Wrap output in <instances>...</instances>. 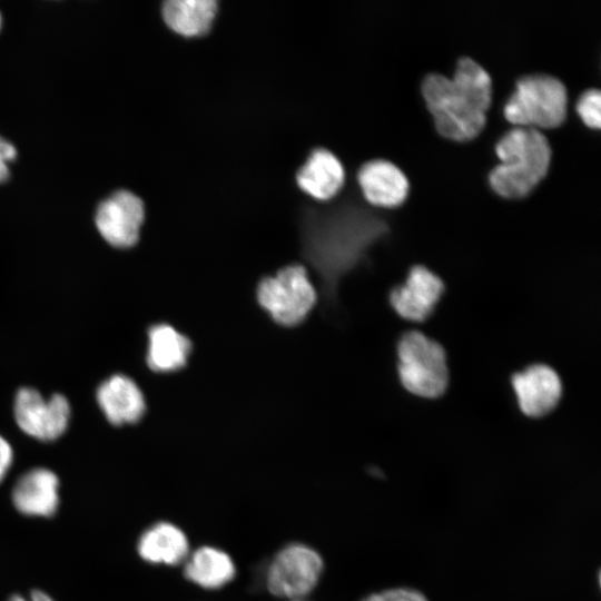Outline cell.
<instances>
[{"label": "cell", "mask_w": 601, "mask_h": 601, "mask_svg": "<svg viewBox=\"0 0 601 601\" xmlns=\"http://www.w3.org/2000/svg\"><path fill=\"white\" fill-rule=\"evenodd\" d=\"M294 601H305L304 599H300V600H294Z\"/></svg>", "instance_id": "27"}, {"label": "cell", "mask_w": 601, "mask_h": 601, "mask_svg": "<svg viewBox=\"0 0 601 601\" xmlns=\"http://www.w3.org/2000/svg\"><path fill=\"white\" fill-rule=\"evenodd\" d=\"M577 111L583 122L591 128L601 126V93L597 88L585 90L578 99Z\"/></svg>", "instance_id": "20"}, {"label": "cell", "mask_w": 601, "mask_h": 601, "mask_svg": "<svg viewBox=\"0 0 601 601\" xmlns=\"http://www.w3.org/2000/svg\"><path fill=\"white\" fill-rule=\"evenodd\" d=\"M500 162L493 167L489 181L503 197L520 198L528 195L546 175L551 161V147L540 129L514 126L495 145Z\"/></svg>", "instance_id": "3"}, {"label": "cell", "mask_w": 601, "mask_h": 601, "mask_svg": "<svg viewBox=\"0 0 601 601\" xmlns=\"http://www.w3.org/2000/svg\"><path fill=\"white\" fill-rule=\"evenodd\" d=\"M521 412L529 417H542L552 412L562 395L558 373L544 364L530 365L511 380Z\"/></svg>", "instance_id": "11"}, {"label": "cell", "mask_w": 601, "mask_h": 601, "mask_svg": "<svg viewBox=\"0 0 601 601\" xmlns=\"http://www.w3.org/2000/svg\"><path fill=\"white\" fill-rule=\"evenodd\" d=\"M361 601H431L421 590L412 587H393L373 592Z\"/></svg>", "instance_id": "21"}, {"label": "cell", "mask_w": 601, "mask_h": 601, "mask_svg": "<svg viewBox=\"0 0 601 601\" xmlns=\"http://www.w3.org/2000/svg\"><path fill=\"white\" fill-rule=\"evenodd\" d=\"M16 156L17 150L13 145L0 138V159L7 162L14 159Z\"/></svg>", "instance_id": "23"}, {"label": "cell", "mask_w": 601, "mask_h": 601, "mask_svg": "<svg viewBox=\"0 0 601 601\" xmlns=\"http://www.w3.org/2000/svg\"><path fill=\"white\" fill-rule=\"evenodd\" d=\"M397 372L403 387L418 397H440L449 386L443 346L418 331L406 332L398 339Z\"/></svg>", "instance_id": "5"}, {"label": "cell", "mask_w": 601, "mask_h": 601, "mask_svg": "<svg viewBox=\"0 0 601 601\" xmlns=\"http://www.w3.org/2000/svg\"><path fill=\"white\" fill-rule=\"evenodd\" d=\"M29 601H53V599L41 590H33L30 594Z\"/></svg>", "instance_id": "24"}, {"label": "cell", "mask_w": 601, "mask_h": 601, "mask_svg": "<svg viewBox=\"0 0 601 601\" xmlns=\"http://www.w3.org/2000/svg\"><path fill=\"white\" fill-rule=\"evenodd\" d=\"M191 352V342L168 324H156L148 329L147 365L157 373L183 368Z\"/></svg>", "instance_id": "18"}, {"label": "cell", "mask_w": 601, "mask_h": 601, "mask_svg": "<svg viewBox=\"0 0 601 601\" xmlns=\"http://www.w3.org/2000/svg\"><path fill=\"white\" fill-rule=\"evenodd\" d=\"M13 462V450L10 443L0 435V483L6 477Z\"/></svg>", "instance_id": "22"}, {"label": "cell", "mask_w": 601, "mask_h": 601, "mask_svg": "<svg viewBox=\"0 0 601 601\" xmlns=\"http://www.w3.org/2000/svg\"><path fill=\"white\" fill-rule=\"evenodd\" d=\"M566 105V88L560 79L530 73L516 80L504 105V116L515 126L553 128L563 122Z\"/></svg>", "instance_id": "4"}, {"label": "cell", "mask_w": 601, "mask_h": 601, "mask_svg": "<svg viewBox=\"0 0 601 601\" xmlns=\"http://www.w3.org/2000/svg\"><path fill=\"white\" fill-rule=\"evenodd\" d=\"M144 217L141 199L130 191L119 190L99 205L96 226L107 243L128 248L138 242Z\"/></svg>", "instance_id": "9"}, {"label": "cell", "mask_w": 601, "mask_h": 601, "mask_svg": "<svg viewBox=\"0 0 601 601\" xmlns=\"http://www.w3.org/2000/svg\"><path fill=\"white\" fill-rule=\"evenodd\" d=\"M0 26H1V16H0Z\"/></svg>", "instance_id": "28"}, {"label": "cell", "mask_w": 601, "mask_h": 601, "mask_svg": "<svg viewBox=\"0 0 601 601\" xmlns=\"http://www.w3.org/2000/svg\"><path fill=\"white\" fill-rule=\"evenodd\" d=\"M236 574L233 559L225 551L204 545L184 561V575L191 583L208 590L220 589L228 584Z\"/></svg>", "instance_id": "17"}, {"label": "cell", "mask_w": 601, "mask_h": 601, "mask_svg": "<svg viewBox=\"0 0 601 601\" xmlns=\"http://www.w3.org/2000/svg\"><path fill=\"white\" fill-rule=\"evenodd\" d=\"M96 396L106 418L116 426L137 423L146 412L141 390L134 380L124 374H115L104 381Z\"/></svg>", "instance_id": "13"}, {"label": "cell", "mask_w": 601, "mask_h": 601, "mask_svg": "<svg viewBox=\"0 0 601 601\" xmlns=\"http://www.w3.org/2000/svg\"><path fill=\"white\" fill-rule=\"evenodd\" d=\"M14 417L27 435L43 442L55 441L68 427L70 405L61 394L46 400L37 390L22 387L14 398Z\"/></svg>", "instance_id": "8"}, {"label": "cell", "mask_w": 601, "mask_h": 601, "mask_svg": "<svg viewBox=\"0 0 601 601\" xmlns=\"http://www.w3.org/2000/svg\"><path fill=\"white\" fill-rule=\"evenodd\" d=\"M345 171L339 159L329 150L316 149L297 173L298 186L309 196L327 200L342 188Z\"/></svg>", "instance_id": "16"}, {"label": "cell", "mask_w": 601, "mask_h": 601, "mask_svg": "<svg viewBox=\"0 0 601 601\" xmlns=\"http://www.w3.org/2000/svg\"><path fill=\"white\" fill-rule=\"evenodd\" d=\"M357 179L365 198L376 206L394 207L408 194V179L403 170L386 159H373L358 170Z\"/></svg>", "instance_id": "14"}, {"label": "cell", "mask_w": 601, "mask_h": 601, "mask_svg": "<svg viewBox=\"0 0 601 601\" xmlns=\"http://www.w3.org/2000/svg\"><path fill=\"white\" fill-rule=\"evenodd\" d=\"M9 178V169L6 161L0 159V183L6 181Z\"/></svg>", "instance_id": "25"}, {"label": "cell", "mask_w": 601, "mask_h": 601, "mask_svg": "<svg viewBox=\"0 0 601 601\" xmlns=\"http://www.w3.org/2000/svg\"><path fill=\"white\" fill-rule=\"evenodd\" d=\"M137 550L142 560L152 564L177 565L189 554L185 532L170 522H157L139 538Z\"/></svg>", "instance_id": "15"}, {"label": "cell", "mask_w": 601, "mask_h": 601, "mask_svg": "<svg viewBox=\"0 0 601 601\" xmlns=\"http://www.w3.org/2000/svg\"><path fill=\"white\" fill-rule=\"evenodd\" d=\"M8 601H29V599H26L24 597L20 594H13L9 598Z\"/></svg>", "instance_id": "26"}, {"label": "cell", "mask_w": 601, "mask_h": 601, "mask_svg": "<svg viewBox=\"0 0 601 601\" xmlns=\"http://www.w3.org/2000/svg\"><path fill=\"white\" fill-rule=\"evenodd\" d=\"M422 93L436 130L452 140H469L485 126L492 79L479 62L462 57L451 78L436 72L425 76Z\"/></svg>", "instance_id": "2"}, {"label": "cell", "mask_w": 601, "mask_h": 601, "mask_svg": "<svg viewBox=\"0 0 601 601\" xmlns=\"http://www.w3.org/2000/svg\"><path fill=\"white\" fill-rule=\"evenodd\" d=\"M382 221L313 217L303 227V255L317 273L328 308L337 304L342 279L367 259L368 247L385 233Z\"/></svg>", "instance_id": "1"}, {"label": "cell", "mask_w": 601, "mask_h": 601, "mask_svg": "<svg viewBox=\"0 0 601 601\" xmlns=\"http://www.w3.org/2000/svg\"><path fill=\"white\" fill-rule=\"evenodd\" d=\"M317 294L306 268L288 265L275 275L265 277L257 287V300L279 325L300 324L316 303Z\"/></svg>", "instance_id": "6"}, {"label": "cell", "mask_w": 601, "mask_h": 601, "mask_svg": "<svg viewBox=\"0 0 601 601\" xmlns=\"http://www.w3.org/2000/svg\"><path fill=\"white\" fill-rule=\"evenodd\" d=\"M443 280L422 265L413 266L405 282L390 292V304L402 318L424 322L434 312L444 293Z\"/></svg>", "instance_id": "10"}, {"label": "cell", "mask_w": 601, "mask_h": 601, "mask_svg": "<svg viewBox=\"0 0 601 601\" xmlns=\"http://www.w3.org/2000/svg\"><path fill=\"white\" fill-rule=\"evenodd\" d=\"M216 12L215 0H168L162 6V17L167 26L186 37L207 32Z\"/></svg>", "instance_id": "19"}, {"label": "cell", "mask_w": 601, "mask_h": 601, "mask_svg": "<svg viewBox=\"0 0 601 601\" xmlns=\"http://www.w3.org/2000/svg\"><path fill=\"white\" fill-rule=\"evenodd\" d=\"M323 569V559L316 550L303 543H290L270 561L266 587L278 598L300 600L316 588Z\"/></svg>", "instance_id": "7"}, {"label": "cell", "mask_w": 601, "mask_h": 601, "mask_svg": "<svg viewBox=\"0 0 601 601\" xmlns=\"http://www.w3.org/2000/svg\"><path fill=\"white\" fill-rule=\"evenodd\" d=\"M11 499L21 514L52 516L59 506V479L49 469H31L17 480Z\"/></svg>", "instance_id": "12"}]
</instances>
